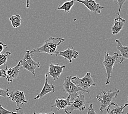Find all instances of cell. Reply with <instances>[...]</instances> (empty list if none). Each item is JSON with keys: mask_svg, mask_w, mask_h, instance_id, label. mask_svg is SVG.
<instances>
[{"mask_svg": "<svg viewBox=\"0 0 128 114\" xmlns=\"http://www.w3.org/2000/svg\"><path fill=\"white\" fill-rule=\"evenodd\" d=\"M120 91L116 88H114L108 92L102 91L100 94L96 95V99L100 103V111L102 112L106 110L112 101L116 98Z\"/></svg>", "mask_w": 128, "mask_h": 114, "instance_id": "cell-3", "label": "cell"}, {"mask_svg": "<svg viewBox=\"0 0 128 114\" xmlns=\"http://www.w3.org/2000/svg\"><path fill=\"white\" fill-rule=\"evenodd\" d=\"M10 22L12 23V26H13L14 28H16V27H19L21 25L22 19H21L20 15L18 14L13 15V16L10 17Z\"/></svg>", "mask_w": 128, "mask_h": 114, "instance_id": "cell-19", "label": "cell"}, {"mask_svg": "<svg viewBox=\"0 0 128 114\" xmlns=\"http://www.w3.org/2000/svg\"><path fill=\"white\" fill-rule=\"evenodd\" d=\"M48 75L47 73L45 74V84L43 88H42V90L41 91L40 93L34 98V99H39L40 98L43 97L44 95L49 93H54L56 90V87L54 85H50L48 84Z\"/></svg>", "mask_w": 128, "mask_h": 114, "instance_id": "cell-13", "label": "cell"}, {"mask_svg": "<svg viewBox=\"0 0 128 114\" xmlns=\"http://www.w3.org/2000/svg\"><path fill=\"white\" fill-rule=\"evenodd\" d=\"M7 76L6 69H0V78H6Z\"/></svg>", "mask_w": 128, "mask_h": 114, "instance_id": "cell-26", "label": "cell"}, {"mask_svg": "<svg viewBox=\"0 0 128 114\" xmlns=\"http://www.w3.org/2000/svg\"><path fill=\"white\" fill-rule=\"evenodd\" d=\"M126 114H128V113H126Z\"/></svg>", "mask_w": 128, "mask_h": 114, "instance_id": "cell-31", "label": "cell"}, {"mask_svg": "<svg viewBox=\"0 0 128 114\" xmlns=\"http://www.w3.org/2000/svg\"><path fill=\"white\" fill-rule=\"evenodd\" d=\"M126 106H128V103L125 104L123 106H120L116 103L112 102L106 109L107 114H123V110Z\"/></svg>", "mask_w": 128, "mask_h": 114, "instance_id": "cell-15", "label": "cell"}, {"mask_svg": "<svg viewBox=\"0 0 128 114\" xmlns=\"http://www.w3.org/2000/svg\"><path fill=\"white\" fill-rule=\"evenodd\" d=\"M89 107L88 109V111L87 114H97L95 110H94L93 107V104L92 103H89Z\"/></svg>", "mask_w": 128, "mask_h": 114, "instance_id": "cell-23", "label": "cell"}, {"mask_svg": "<svg viewBox=\"0 0 128 114\" xmlns=\"http://www.w3.org/2000/svg\"><path fill=\"white\" fill-rule=\"evenodd\" d=\"M64 68H66L65 65H60L58 64H54L53 63H50L47 74L48 76L52 77L53 81H55L59 79Z\"/></svg>", "mask_w": 128, "mask_h": 114, "instance_id": "cell-9", "label": "cell"}, {"mask_svg": "<svg viewBox=\"0 0 128 114\" xmlns=\"http://www.w3.org/2000/svg\"><path fill=\"white\" fill-rule=\"evenodd\" d=\"M9 98L12 100V101L16 102V106H18L20 104H24L28 103V101L26 99L25 95L24 92L21 91L19 89L12 92L9 94Z\"/></svg>", "mask_w": 128, "mask_h": 114, "instance_id": "cell-10", "label": "cell"}, {"mask_svg": "<svg viewBox=\"0 0 128 114\" xmlns=\"http://www.w3.org/2000/svg\"><path fill=\"white\" fill-rule=\"evenodd\" d=\"M1 41H0V43H1Z\"/></svg>", "mask_w": 128, "mask_h": 114, "instance_id": "cell-30", "label": "cell"}, {"mask_svg": "<svg viewBox=\"0 0 128 114\" xmlns=\"http://www.w3.org/2000/svg\"><path fill=\"white\" fill-rule=\"evenodd\" d=\"M7 47H8L7 44H4V43H3L2 42L0 43V54H1L3 52L4 48H7Z\"/></svg>", "mask_w": 128, "mask_h": 114, "instance_id": "cell-25", "label": "cell"}, {"mask_svg": "<svg viewBox=\"0 0 128 114\" xmlns=\"http://www.w3.org/2000/svg\"><path fill=\"white\" fill-rule=\"evenodd\" d=\"M116 42L117 43L116 48L117 50L121 53L122 55V61H123L124 59H128V46H124L122 44L120 40L117 39L116 40Z\"/></svg>", "mask_w": 128, "mask_h": 114, "instance_id": "cell-17", "label": "cell"}, {"mask_svg": "<svg viewBox=\"0 0 128 114\" xmlns=\"http://www.w3.org/2000/svg\"><path fill=\"white\" fill-rule=\"evenodd\" d=\"M126 21L120 17L115 18L114 20V25L112 27V33L114 35H116L120 33L126 24Z\"/></svg>", "mask_w": 128, "mask_h": 114, "instance_id": "cell-14", "label": "cell"}, {"mask_svg": "<svg viewBox=\"0 0 128 114\" xmlns=\"http://www.w3.org/2000/svg\"><path fill=\"white\" fill-rule=\"evenodd\" d=\"M0 114H18L16 112L11 111L4 108L1 105H0Z\"/></svg>", "mask_w": 128, "mask_h": 114, "instance_id": "cell-21", "label": "cell"}, {"mask_svg": "<svg viewBox=\"0 0 128 114\" xmlns=\"http://www.w3.org/2000/svg\"><path fill=\"white\" fill-rule=\"evenodd\" d=\"M33 114H55V113H54V111H51L50 112H48V113H42V112L37 113V112H33Z\"/></svg>", "mask_w": 128, "mask_h": 114, "instance_id": "cell-28", "label": "cell"}, {"mask_svg": "<svg viewBox=\"0 0 128 114\" xmlns=\"http://www.w3.org/2000/svg\"><path fill=\"white\" fill-rule=\"evenodd\" d=\"M16 112L18 114H25V113L23 109H22L20 107L16 109Z\"/></svg>", "mask_w": 128, "mask_h": 114, "instance_id": "cell-27", "label": "cell"}, {"mask_svg": "<svg viewBox=\"0 0 128 114\" xmlns=\"http://www.w3.org/2000/svg\"><path fill=\"white\" fill-rule=\"evenodd\" d=\"M86 103L85 95L84 94H80L77 98L64 109V112L66 114H71L74 110H78L80 111H82L86 109Z\"/></svg>", "mask_w": 128, "mask_h": 114, "instance_id": "cell-7", "label": "cell"}, {"mask_svg": "<svg viewBox=\"0 0 128 114\" xmlns=\"http://www.w3.org/2000/svg\"><path fill=\"white\" fill-rule=\"evenodd\" d=\"M11 55V53L9 51H6L4 53L0 54V66L6 64L8 59Z\"/></svg>", "mask_w": 128, "mask_h": 114, "instance_id": "cell-20", "label": "cell"}, {"mask_svg": "<svg viewBox=\"0 0 128 114\" xmlns=\"http://www.w3.org/2000/svg\"><path fill=\"white\" fill-rule=\"evenodd\" d=\"M117 63L120 64L122 63L121 54H119L117 52H115L114 55H110L108 51L105 52L104 60L103 61L102 64L105 67L106 72V81L105 84L106 85H110L113 68H114V65Z\"/></svg>", "mask_w": 128, "mask_h": 114, "instance_id": "cell-2", "label": "cell"}, {"mask_svg": "<svg viewBox=\"0 0 128 114\" xmlns=\"http://www.w3.org/2000/svg\"><path fill=\"white\" fill-rule=\"evenodd\" d=\"M5 69L6 70V80L8 84L13 81L14 79H16L20 73V61H19L16 66L10 68H8L7 66H6Z\"/></svg>", "mask_w": 128, "mask_h": 114, "instance_id": "cell-12", "label": "cell"}, {"mask_svg": "<svg viewBox=\"0 0 128 114\" xmlns=\"http://www.w3.org/2000/svg\"><path fill=\"white\" fill-rule=\"evenodd\" d=\"M64 41L65 39L63 38L50 37L49 39L44 42L40 47L33 49L32 51H30V53L32 54L36 52H39V53H45L51 55H56L58 51L57 50L58 46H59Z\"/></svg>", "mask_w": 128, "mask_h": 114, "instance_id": "cell-1", "label": "cell"}, {"mask_svg": "<svg viewBox=\"0 0 128 114\" xmlns=\"http://www.w3.org/2000/svg\"><path fill=\"white\" fill-rule=\"evenodd\" d=\"M78 55H79L78 52L76 51L75 50V48L73 47L72 46L71 47L69 45L68 48L65 51H60L59 50L58 51L56 55V56H58V55H60V56L64 58L65 59L68 60L69 62L70 63H72V59H76V58L78 57Z\"/></svg>", "mask_w": 128, "mask_h": 114, "instance_id": "cell-8", "label": "cell"}, {"mask_svg": "<svg viewBox=\"0 0 128 114\" xmlns=\"http://www.w3.org/2000/svg\"><path fill=\"white\" fill-rule=\"evenodd\" d=\"M72 82L78 87H80L84 90L87 91L88 88L91 86H96V84L92 78L90 72H87L84 78H80L78 76L72 77Z\"/></svg>", "mask_w": 128, "mask_h": 114, "instance_id": "cell-6", "label": "cell"}, {"mask_svg": "<svg viewBox=\"0 0 128 114\" xmlns=\"http://www.w3.org/2000/svg\"><path fill=\"white\" fill-rule=\"evenodd\" d=\"M72 102L70 101V97L69 96L66 99H59L57 98L55 100V103L54 105L51 106L50 107H56L57 110L65 109L67 107L71 104Z\"/></svg>", "mask_w": 128, "mask_h": 114, "instance_id": "cell-16", "label": "cell"}, {"mask_svg": "<svg viewBox=\"0 0 128 114\" xmlns=\"http://www.w3.org/2000/svg\"><path fill=\"white\" fill-rule=\"evenodd\" d=\"M75 2L76 1L72 0V1H67L64 2L62 6H60L59 4L58 7L57 8V10H63L66 13H68L71 10L72 6L74 5Z\"/></svg>", "mask_w": 128, "mask_h": 114, "instance_id": "cell-18", "label": "cell"}, {"mask_svg": "<svg viewBox=\"0 0 128 114\" xmlns=\"http://www.w3.org/2000/svg\"><path fill=\"white\" fill-rule=\"evenodd\" d=\"M72 76L66 77L63 84V92H66V93H68L69 94V95L70 97V101L72 102L78 96L79 92H83L87 93L90 98L91 97L89 91L84 90L82 88L78 87L76 86H75L72 82Z\"/></svg>", "mask_w": 128, "mask_h": 114, "instance_id": "cell-4", "label": "cell"}, {"mask_svg": "<svg viewBox=\"0 0 128 114\" xmlns=\"http://www.w3.org/2000/svg\"><path fill=\"white\" fill-rule=\"evenodd\" d=\"M31 54L30 51L26 52L24 58L20 61V68L28 71L35 76V70L36 68L40 67V64L39 62H36L33 60L31 56Z\"/></svg>", "mask_w": 128, "mask_h": 114, "instance_id": "cell-5", "label": "cell"}, {"mask_svg": "<svg viewBox=\"0 0 128 114\" xmlns=\"http://www.w3.org/2000/svg\"><path fill=\"white\" fill-rule=\"evenodd\" d=\"M9 91H9L8 89H4L0 88V96L4 97V98L8 97L9 94H10Z\"/></svg>", "mask_w": 128, "mask_h": 114, "instance_id": "cell-22", "label": "cell"}, {"mask_svg": "<svg viewBox=\"0 0 128 114\" xmlns=\"http://www.w3.org/2000/svg\"><path fill=\"white\" fill-rule=\"evenodd\" d=\"M76 1L84 5L92 13L100 14L101 13V12L104 8L103 6L98 4L94 0H77Z\"/></svg>", "mask_w": 128, "mask_h": 114, "instance_id": "cell-11", "label": "cell"}, {"mask_svg": "<svg viewBox=\"0 0 128 114\" xmlns=\"http://www.w3.org/2000/svg\"><path fill=\"white\" fill-rule=\"evenodd\" d=\"M117 2L118 3V4H119V10H118V13H117V15H119V17H120V12L122 10V7L123 5H124V3L126 2V0H124V1H120V0H117Z\"/></svg>", "mask_w": 128, "mask_h": 114, "instance_id": "cell-24", "label": "cell"}, {"mask_svg": "<svg viewBox=\"0 0 128 114\" xmlns=\"http://www.w3.org/2000/svg\"><path fill=\"white\" fill-rule=\"evenodd\" d=\"M127 98H128V97H127Z\"/></svg>", "mask_w": 128, "mask_h": 114, "instance_id": "cell-29", "label": "cell"}]
</instances>
